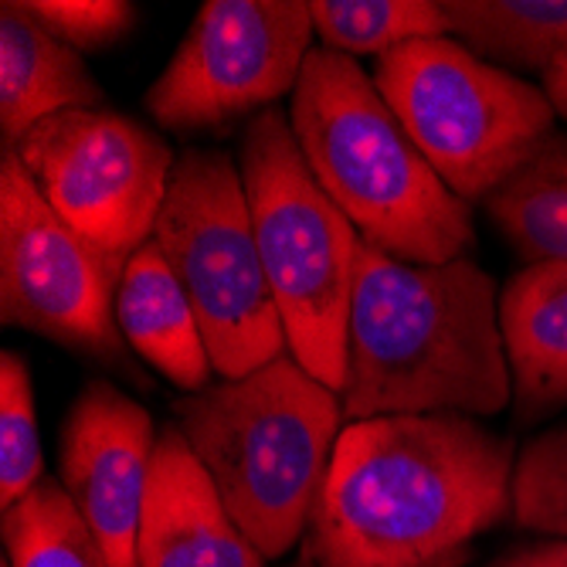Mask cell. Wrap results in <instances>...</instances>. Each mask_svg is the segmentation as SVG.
I'll list each match as a JSON object with an SVG mask.
<instances>
[{"label": "cell", "mask_w": 567, "mask_h": 567, "mask_svg": "<svg viewBox=\"0 0 567 567\" xmlns=\"http://www.w3.org/2000/svg\"><path fill=\"white\" fill-rule=\"evenodd\" d=\"M513 449L470 415L347 422L306 530L317 567H462L509 517Z\"/></svg>", "instance_id": "6da1fadb"}, {"label": "cell", "mask_w": 567, "mask_h": 567, "mask_svg": "<svg viewBox=\"0 0 567 567\" xmlns=\"http://www.w3.org/2000/svg\"><path fill=\"white\" fill-rule=\"evenodd\" d=\"M513 398L499 292L473 259L401 262L360 238L343 419L496 415Z\"/></svg>", "instance_id": "7a4b0ae2"}, {"label": "cell", "mask_w": 567, "mask_h": 567, "mask_svg": "<svg viewBox=\"0 0 567 567\" xmlns=\"http://www.w3.org/2000/svg\"><path fill=\"white\" fill-rule=\"evenodd\" d=\"M289 123L317 184L360 238L415 266L466 259L473 208L445 187L357 59L309 51Z\"/></svg>", "instance_id": "3957f363"}, {"label": "cell", "mask_w": 567, "mask_h": 567, "mask_svg": "<svg viewBox=\"0 0 567 567\" xmlns=\"http://www.w3.org/2000/svg\"><path fill=\"white\" fill-rule=\"evenodd\" d=\"M174 415L255 550L266 560L289 554L309 530L347 425L340 394L282 353L245 378L184 394Z\"/></svg>", "instance_id": "277c9868"}, {"label": "cell", "mask_w": 567, "mask_h": 567, "mask_svg": "<svg viewBox=\"0 0 567 567\" xmlns=\"http://www.w3.org/2000/svg\"><path fill=\"white\" fill-rule=\"evenodd\" d=\"M238 171L286 347L309 374L340 394L360 235L309 171L289 113L272 106L251 116Z\"/></svg>", "instance_id": "5b68a950"}, {"label": "cell", "mask_w": 567, "mask_h": 567, "mask_svg": "<svg viewBox=\"0 0 567 567\" xmlns=\"http://www.w3.org/2000/svg\"><path fill=\"white\" fill-rule=\"evenodd\" d=\"M374 82L445 187L486 200L557 136L534 82L476 59L455 38H425L378 59Z\"/></svg>", "instance_id": "8992f818"}, {"label": "cell", "mask_w": 567, "mask_h": 567, "mask_svg": "<svg viewBox=\"0 0 567 567\" xmlns=\"http://www.w3.org/2000/svg\"><path fill=\"white\" fill-rule=\"evenodd\" d=\"M153 241L194 306L221 381L245 378L289 353L245 181L225 150L181 153Z\"/></svg>", "instance_id": "52a82bcc"}, {"label": "cell", "mask_w": 567, "mask_h": 567, "mask_svg": "<svg viewBox=\"0 0 567 567\" xmlns=\"http://www.w3.org/2000/svg\"><path fill=\"white\" fill-rule=\"evenodd\" d=\"M14 153L51 212L120 272L153 238L177 167L164 136L102 106L44 120Z\"/></svg>", "instance_id": "ba28073f"}, {"label": "cell", "mask_w": 567, "mask_h": 567, "mask_svg": "<svg viewBox=\"0 0 567 567\" xmlns=\"http://www.w3.org/2000/svg\"><path fill=\"white\" fill-rule=\"evenodd\" d=\"M313 38V14L302 0H208L150 85L146 113L167 130L259 116L296 92Z\"/></svg>", "instance_id": "9c48e42d"}, {"label": "cell", "mask_w": 567, "mask_h": 567, "mask_svg": "<svg viewBox=\"0 0 567 567\" xmlns=\"http://www.w3.org/2000/svg\"><path fill=\"white\" fill-rule=\"evenodd\" d=\"M120 269L41 197L14 150L0 157V306L4 323L123 364ZM126 368V364H123Z\"/></svg>", "instance_id": "30bf717a"}, {"label": "cell", "mask_w": 567, "mask_h": 567, "mask_svg": "<svg viewBox=\"0 0 567 567\" xmlns=\"http://www.w3.org/2000/svg\"><path fill=\"white\" fill-rule=\"evenodd\" d=\"M157 435L150 411L110 381L85 384L69 408L62 486L113 567H140L136 537Z\"/></svg>", "instance_id": "8fae6325"}, {"label": "cell", "mask_w": 567, "mask_h": 567, "mask_svg": "<svg viewBox=\"0 0 567 567\" xmlns=\"http://www.w3.org/2000/svg\"><path fill=\"white\" fill-rule=\"evenodd\" d=\"M140 567H266L177 425L161 429L143 499Z\"/></svg>", "instance_id": "7c38bea8"}, {"label": "cell", "mask_w": 567, "mask_h": 567, "mask_svg": "<svg viewBox=\"0 0 567 567\" xmlns=\"http://www.w3.org/2000/svg\"><path fill=\"white\" fill-rule=\"evenodd\" d=\"M102 85L82 55L51 34L24 0L0 4V133L14 150L34 126L69 110H99Z\"/></svg>", "instance_id": "4fadbf2b"}, {"label": "cell", "mask_w": 567, "mask_h": 567, "mask_svg": "<svg viewBox=\"0 0 567 567\" xmlns=\"http://www.w3.org/2000/svg\"><path fill=\"white\" fill-rule=\"evenodd\" d=\"M499 333L520 419L567 404V262L524 266L503 286Z\"/></svg>", "instance_id": "5bb4252c"}, {"label": "cell", "mask_w": 567, "mask_h": 567, "mask_svg": "<svg viewBox=\"0 0 567 567\" xmlns=\"http://www.w3.org/2000/svg\"><path fill=\"white\" fill-rule=\"evenodd\" d=\"M116 323L123 340L181 391L208 388L212 353L194 306L157 241H146L126 262L116 286Z\"/></svg>", "instance_id": "9a60e30c"}, {"label": "cell", "mask_w": 567, "mask_h": 567, "mask_svg": "<svg viewBox=\"0 0 567 567\" xmlns=\"http://www.w3.org/2000/svg\"><path fill=\"white\" fill-rule=\"evenodd\" d=\"M449 38L506 72L547 69L567 51V0H442Z\"/></svg>", "instance_id": "2e32d148"}, {"label": "cell", "mask_w": 567, "mask_h": 567, "mask_svg": "<svg viewBox=\"0 0 567 567\" xmlns=\"http://www.w3.org/2000/svg\"><path fill=\"white\" fill-rule=\"evenodd\" d=\"M483 204L527 266L567 262V136H554Z\"/></svg>", "instance_id": "e0dca14e"}, {"label": "cell", "mask_w": 567, "mask_h": 567, "mask_svg": "<svg viewBox=\"0 0 567 567\" xmlns=\"http://www.w3.org/2000/svg\"><path fill=\"white\" fill-rule=\"evenodd\" d=\"M8 567H113L59 480H41L4 509Z\"/></svg>", "instance_id": "ac0fdd59"}, {"label": "cell", "mask_w": 567, "mask_h": 567, "mask_svg": "<svg viewBox=\"0 0 567 567\" xmlns=\"http://www.w3.org/2000/svg\"><path fill=\"white\" fill-rule=\"evenodd\" d=\"M313 31L337 55H388V51L449 38V18L439 0H313Z\"/></svg>", "instance_id": "d6986e66"}, {"label": "cell", "mask_w": 567, "mask_h": 567, "mask_svg": "<svg viewBox=\"0 0 567 567\" xmlns=\"http://www.w3.org/2000/svg\"><path fill=\"white\" fill-rule=\"evenodd\" d=\"M44 480L31 374L24 357H0V506H18Z\"/></svg>", "instance_id": "ffe728a7"}, {"label": "cell", "mask_w": 567, "mask_h": 567, "mask_svg": "<svg viewBox=\"0 0 567 567\" xmlns=\"http://www.w3.org/2000/svg\"><path fill=\"white\" fill-rule=\"evenodd\" d=\"M509 517L520 530L567 540V425L547 429L517 455Z\"/></svg>", "instance_id": "44dd1931"}, {"label": "cell", "mask_w": 567, "mask_h": 567, "mask_svg": "<svg viewBox=\"0 0 567 567\" xmlns=\"http://www.w3.org/2000/svg\"><path fill=\"white\" fill-rule=\"evenodd\" d=\"M24 8L79 55L120 41L136 18L126 0H24Z\"/></svg>", "instance_id": "7402d4cb"}, {"label": "cell", "mask_w": 567, "mask_h": 567, "mask_svg": "<svg viewBox=\"0 0 567 567\" xmlns=\"http://www.w3.org/2000/svg\"><path fill=\"white\" fill-rule=\"evenodd\" d=\"M496 567H567V540H547L534 544L527 550L509 554Z\"/></svg>", "instance_id": "603a6c76"}, {"label": "cell", "mask_w": 567, "mask_h": 567, "mask_svg": "<svg viewBox=\"0 0 567 567\" xmlns=\"http://www.w3.org/2000/svg\"><path fill=\"white\" fill-rule=\"evenodd\" d=\"M540 89L547 92L550 106L560 120H567V51L547 69V75L540 79Z\"/></svg>", "instance_id": "cb8c5ba5"}, {"label": "cell", "mask_w": 567, "mask_h": 567, "mask_svg": "<svg viewBox=\"0 0 567 567\" xmlns=\"http://www.w3.org/2000/svg\"><path fill=\"white\" fill-rule=\"evenodd\" d=\"M289 567H317V564L309 560V557H302V560H296V564H289Z\"/></svg>", "instance_id": "d4e9b609"}, {"label": "cell", "mask_w": 567, "mask_h": 567, "mask_svg": "<svg viewBox=\"0 0 567 567\" xmlns=\"http://www.w3.org/2000/svg\"><path fill=\"white\" fill-rule=\"evenodd\" d=\"M4 567H8V564H4Z\"/></svg>", "instance_id": "484cf974"}]
</instances>
